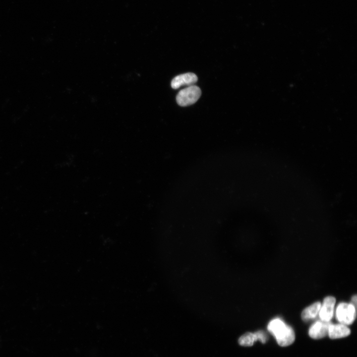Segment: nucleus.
Returning <instances> with one entry per match:
<instances>
[{"label": "nucleus", "instance_id": "nucleus-1", "mask_svg": "<svg viewBox=\"0 0 357 357\" xmlns=\"http://www.w3.org/2000/svg\"><path fill=\"white\" fill-rule=\"evenodd\" d=\"M267 329L275 337L279 345L282 347L290 345L295 341V334L293 328L280 318L270 321Z\"/></svg>", "mask_w": 357, "mask_h": 357}, {"label": "nucleus", "instance_id": "nucleus-8", "mask_svg": "<svg viewBox=\"0 0 357 357\" xmlns=\"http://www.w3.org/2000/svg\"><path fill=\"white\" fill-rule=\"evenodd\" d=\"M321 305L320 302H316L305 308L301 313L302 319L307 321L315 318L319 313Z\"/></svg>", "mask_w": 357, "mask_h": 357}, {"label": "nucleus", "instance_id": "nucleus-6", "mask_svg": "<svg viewBox=\"0 0 357 357\" xmlns=\"http://www.w3.org/2000/svg\"><path fill=\"white\" fill-rule=\"evenodd\" d=\"M197 76L193 73L188 72L178 75L173 78L171 82V86L177 89L181 86L193 85L197 81Z\"/></svg>", "mask_w": 357, "mask_h": 357}, {"label": "nucleus", "instance_id": "nucleus-2", "mask_svg": "<svg viewBox=\"0 0 357 357\" xmlns=\"http://www.w3.org/2000/svg\"><path fill=\"white\" fill-rule=\"evenodd\" d=\"M201 91L199 87L192 85L181 90L176 97L178 105L182 107L195 103L199 98Z\"/></svg>", "mask_w": 357, "mask_h": 357}, {"label": "nucleus", "instance_id": "nucleus-5", "mask_svg": "<svg viewBox=\"0 0 357 357\" xmlns=\"http://www.w3.org/2000/svg\"><path fill=\"white\" fill-rule=\"evenodd\" d=\"M330 322L318 321L315 322L309 329V335L314 339H319L328 335V329L331 325Z\"/></svg>", "mask_w": 357, "mask_h": 357}, {"label": "nucleus", "instance_id": "nucleus-3", "mask_svg": "<svg viewBox=\"0 0 357 357\" xmlns=\"http://www.w3.org/2000/svg\"><path fill=\"white\" fill-rule=\"evenodd\" d=\"M336 317L341 324L345 325L352 324L356 318V306L351 303H339L336 310Z\"/></svg>", "mask_w": 357, "mask_h": 357}, {"label": "nucleus", "instance_id": "nucleus-7", "mask_svg": "<svg viewBox=\"0 0 357 357\" xmlns=\"http://www.w3.org/2000/svg\"><path fill=\"white\" fill-rule=\"evenodd\" d=\"M350 333V329L344 324H331L328 329V335L331 339H335L346 337Z\"/></svg>", "mask_w": 357, "mask_h": 357}, {"label": "nucleus", "instance_id": "nucleus-11", "mask_svg": "<svg viewBox=\"0 0 357 357\" xmlns=\"http://www.w3.org/2000/svg\"><path fill=\"white\" fill-rule=\"evenodd\" d=\"M352 304H353L355 306H356L357 304V296L356 295H355L353 297L352 299Z\"/></svg>", "mask_w": 357, "mask_h": 357}, {"label": "nucleus", "instance_id": "nucleus-9", "mask_svg": "<svg viewBox=\"0 0 357 357\" xmlns=\"http://www.w3.org/2000/svg\"><path fill=\"white\" fill-rule=\"evenodd\" d=\"M256 341L257 338L255 333H247L240 337L238 342L241 346H251Z\"/></svg>", "mask_w": 357, "mask_h": 357}, {"label": "nucleus", "instance_id": "nucleus-10", "mask_svg": "<svg viewBox=\"0 0 357 357\" xmlns=\"http://www.w3.org/2000/svg\"><path fill=\"white\" fill-rule=\"evenodd\" d=\"M257 340L260 341L262 343L264 344L267 341V336L265 334V333L262 331H259L255 333Z\"/></svg>", "mask_w": 357, "mask_h": 357}, {"label": "nucleus", "instance_id": "nucleus-4", "mask_svg": "<svg viewBox=\"0 0 357 357\" xmlns=\"http://www.w3.org/2000/svg\"><path fill=\"white\" fill-rule=\"evenodd\" d=\"M335 303L336 299L333 297L328 296L324 298L318 313L321 321L330 322L334 314Z\"/></svg>", "mask_w": 357, "mask_h": 357}]
</instances>
